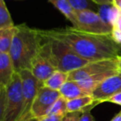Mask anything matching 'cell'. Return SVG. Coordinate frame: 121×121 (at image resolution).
I'll list each match as a JSON object with an SVG mask.
<instances>
[{"label": "cell", "mask_w": 121, "mask_h": 121, "mask_svg": "<svg viewBox=\"0 0 121 121\" xmlns=\"http://www.w3.org/2000/svg\"><path fill=\"white\" fill-rule=\"evenodd\" d=\"M63 116H58V115H45L43 118L38 120V121H61Z\"/></svg>", "instance_id": "26"}, {"label": "cell", "mask_w": 121, "mask_h": 121, "mask_svg": "<svg viewBox=\"0 0 121 121\" xmlns=\"http://www.w3.org/2000/svg\"><path fill=\"white\" fill-rule=\"evenodd\" d=\"M45 39H54L65 43L77 54L90 61L118 58L121 56V44L115 41L111 34L98 35L79 31L73 27L38 29Z\"/></svg>", "instance_id": "1"}, {"label": "cell", "mask_w": 121, "mask_h": 121, "mask_svg": "<svg viewBox=\"0 0 121 121\" xmlns=\"http://www.w3.org/2000/svg\"><path fill=\"white\" fill-rule=\"evenodd\" d=\"M61 96L59 91L42 86L39 90L30 109L31 117L37 120L48 115L49 110L54 102Z\"/></svg>", "instance_id": "9"}, {"label": "cell", "mask_w": 121, "mask_h": 121, "mask_svg": "<svg viewBox=\"0 0 121 121\" xmlns=\"http://www.w3.org/2000/svg\"><path fill=\"white\" fill-rule=\"evenodd\" d=\"M78 121H95V118L91 115V110H86L82 112Z\"/></svg>", "instance_id": "24"}, {"label": "cell", "mask_w": 121, "mask_h": 121, "mask_svg": "<svg viewBox=\"0 0 121 121\" xmlns=\"http://www.w3.org/2000/svg\"><path fill=\"white\" fill-rule=\"evenodd\" d=\"M67 102L68 100L65 98L60 96L52 105L47 115H58L64 117L68 114Z\"/></svg>", "instance_id": "19"}, {"label": "cell", "mask_w": 121, "mask_h": 121, "mask_svg": "<svg viewBox=\"0 0 121 121\" xmlns=\"http://www.w3.org/2000/svg\"><path fill=\"white\" fill-rule=\"evenodd\" d=\"M57 70L56 65L51 56L48 42L44 41L38 53L31 61L30 71L35 77L44 82Z\"/></svg>", "instance_id": "6"}, {"label": "cell", "mask_w": 121, "mask_h": 121, "mask_svg": "<svg viewBox=\"0 0 121 121\" xmlns=\"http://www.w3.org/2000/svg\"><path fill=\"white\" fill-rule=\"evenodd\" d=\"M82 115V112H72L68 113L63 117L61 121H78Z\"/></svg>", "instance_id": "23"}, {"label": "cell", "mask_w": 121, "mask_h": 121, "mask_svg": "<svg viewBox=\"0 0 121 121\" xmlns=\"http://www.w3.org/2000/svg\"><path fill=\"white\" fill-rule=\"evenodd\" d=\"M43 42L44 39L38 29L30 28L26 24L18 25L9 51L16 72L30 70L31 61Z\"/></svg>", "instance_id": "2"}, {"label": "cell", "mask_w": 121, "mask_h": 121, "mask_svg": "<svg viewBox=\"0 0 121 121\" xmlns=\"http://www.w3.org/2000/svg\"><path fill=\"white\" fill-rule=\"evenodd\" d=\"M76 26L73 27L76 29L98 35L111 34L112 27L105 23L97 12L93 10L76 11Z\"/></svg>", "instance_id": "5"}, {"label": "cell", "mask_w": 121, "mask_h": 121, "mask_svg": "<svg viewBox=\"0 0 121 121\" xmlns=\"http://www.w3.org/2000/svg\"><path fill=\"white\" fill-rule=\"evenodd\" d=\"M99 105L94 100L91 95L79 97L68 100L67 102V111L68 113L72 112H84L86 110H91L95 106Z\"/></svg>", "instance_id": "12"}, {"label": "cell", "mask_w": 121, "mask_h": 121, "mask_svg": "<svg viewBox=\"0 0 121 121\" xmlns=\"http://www.w3.org/2000/svg\"><path fill=\"white\" fill-rule=\"evenodd\" d=\"M113 5L121 13V0H113Z\"/></svg>", "instance_id": "28"}, {"label": "cell", "mask_w": 121, "mask_h": 121, "mask_svg": "<svg viewBox=\"0 0 121 121\" xmlns=\"http://www.w3.org/2000/svg\"><path fill=\"white\" fill-rule=\"evenodd\" d=\"M69 80V73L61 71H55L50 76L43 82V86L49 89L58 91L64 86V84Z\"/></svg>", "instance_id": "15"}, {"label": "cell", "mask_w": 121, "mask_h": 121, "mask_svg": "<svg viewBox=\"0 0 121 121\" xmlns=\"http://www.w3.org/2000/svg\"><path fill=\"white\" fill-rule=\"evenodd\" d=\"M97 13L100 18L106 23L110 26H113L117 18L121 14V13L114 5H106V6H99Z\"/></svg>", "instance_id": "17"}, {"label": "cell", "mask_w": 121, "mask_h": 121, "mask_svg": "<svg viewBox=\"0 0 121 121\" xmlns=\"http://www.w3.org/2000/svg\"><path fill=\"white\" fill-rule=\"evenodd\" d=\"M106 102L113 103V104H115V105H120L121 106V92L116 94V95H113V96H111L110 99L107 100Z\"/></svg>", "instance_id": "25"}, {"label": "cell", "mask_w": 121, "mask_h": 121, "mask_svg": "<svg viewBox=\"0 0 121 121\" xmlns=\"http://www.w3.org/2000/svg\"><path fill=\"white\" fill-rule=\"evenodd\" d=\"M75 11H84V10L98 9V7L95 6V3L91 0H67Z\"/></svg>", "instance_id": "20"}, {"label": "cell", "mask_w": 121, "mask_h": 121, "mask_svg": "<svg viewBox=\"0 0 121 121\" xmlns=\"http://www.w3.org/2000/svg\"><path fill=\"white\" fill-rule=\"evenodd\" d=\"M121 92V72L110 76L92 91L91 96L98 104L106 102L111 96Z\"/></svg>", "instance_id": "10"}, {"label": "cell", "mask_w": 121, "mask_h": 121, "mask_svg": "<svg viewBox=\"0 0 121 121\" xmlns=\"http://www.w3.org/2000/svg\"><path fill=\"white\" fill-rule=\"evenodd\" d=\"M97 6H106L113 5V0H91Z\"/></svg>", "instance_id": "27"}, {"label": "cell", "mask_w": 121, "mask_h": 121, "mask_svg": "<svg viewBox=\"0 0 121 121\" xmlns=\"http://www.w3.org/2000/svg\"><path fill=\"white\" fill-rule=\"evenodd\" d=\"M44 41L48 42L51 56L59 71L69 73L91 62L80 57L72 48L60 41L54 39H45Z\"/></svg>", "instance_id": "3"}, {"label": "cell", "mask_w": 121, "mask_h": 121, "mask_svg": "<svg viewBox=\"0 0 121 121\" xmlns=\"http://www.w3.org/2000/svg\"><path fill=\"white\" fill-rule=\"evenodd\" d=\"M61 96L65 98L67 100H73V99L79 98V97L91 95L88 92L82 89L77 81H68L64 84V86L59 90Z\"/></svg>", "instance_id": "13"}, {"label": "cell", "mask_w": 121, "mask_h": 121, "mask_svg": "<svg viewBox=\"0 0 121 121\" xmlns=\"http://www.w3.org/2000/svg\"><path fill=\"white\" fill-rule=\"evenodd\" d=\"M108 71H113L117 73L120 72L119 57L114 59L91 61L82 67L69 72L68 81H80L91 76H95L103 72H108Z\"/></svg>", "instance_id": "7"}, {"label": "cell", "mask_w": 121, "mask_h": 121, "mask_svg": "<svg viewBox=\"0 0 121 121\" xmlns=\"http://www.w3.org/2000/svg\"><path fill=\"white\" fill-rule=\"evenodd\" d=\"M120 59H121V56H120Z\"/></svg>", "instance_id": "32"}, {"label": "cell", "mask_w": 121, "mask_h": 121, "mask_svg": "<svg viewBox=\"0 0 121 121\" xmlns=\"http://www.w3.org/2000/svg\"><path fill=\"white\" fill-rule=\"evenodd\" d=\"M111 35L115 42L121 44V14L112 26Z\"/></svg>", "instance_id": "22"}, {"label": "cell", "mask_w": 121, "mask_h": 121, "mask_svg": "<svg viewBox=\"0 0 121 121\" xmlns=\"http://www.w3.org/2000/svg\"><path fill=\"white\" fill-rule=\"evenodd\" d=\"M56 9H58L71 23L73 27L76 26L77 18H76V11L73 8L70 3L67 0H48Z\"/></svg>", "instance_id": "14"}, {"label": "cell", "mask_w": 121, "mask_h": 121, "mask_svg": "<svg viewBox=\"0 0 121 121\" xmlns=\"http://www.w3.org/2000/svg\"><path fill=\"white\" fill-rule=\"evenodd\" d=\"M12 17L4 0H0V29L14 27Z\"/></svg>", "instance_id": "18"}, {"label": "cell", "mask_w": 121, "mask_h": 121, "mask_svg": "<svg viewBox=\"0 0 121 121\" xmlns=\"http://www.w3.org/2000/svg\"><path fill=\"white\" fill-rule=\"evenodd\" d=\"M6 88L7 101L3 121H18L24 105L22 84L19 73L15 72L12 81Z\"/></svg>", "instance_id": "4"}, {"label": "cell", "mask_w": 121, "mask_h": 121, "mask_svg": "<svg viewBox=\"0 0 121 121\" xmlns=\"http://www.w3.org/2000/svg\"><path fill=\"white\" fill-rule=\"evenodd\" d=\"M17 26L0 29V53H9Z\"/></svg>", "instance_id": "16"}, {"label": "cell", "mask_w": 121, "mask_h": 121, "mask_svg": "<svg viewBox=\"0 0 121 121\" xmlns=\"http://www.w3.org/2000/svg\"><path fill=\"white\" fill-rule=\"evenodd\" d=\"M18 73L22 79L23 100H24L23 111L18 121H22L26 119L31 117L30 109H31L32 103L39 90L43 86V82L35 77V76L32 74L30 70H22Z\"/></svg>", "instance_id": "8"}, {"label": "cell", "mask_w": 121, "mask_h": 121, "mask_svg": "<svg viewBox=\"0 0 121 121\" xmlns=\"http://www.w3.org/2000/svg\"><path fill=\"white\" fill-rule=\"evenodd\" d=\"M22 121H38V120H37V119L33 118V117H30V118H27V119H26V120H22Z\"/></svg>", "instance_id": "30"}, {"label": "cell", "mask_w": 121, "mask_h": 121, "mask_svg": "<svg viewBox=\"0 0 121 121\" xmlns=\"http://www.w3.org/2000/svg\"><path fill=\"white\" fill-rule=\"evenodd\" d=\"M119 67H120V72H121V59L119 57Z\"/></svg>", "instance_id": "31"}, {"label": "cell", "mask_w": 121, "mask_h": 121, "mask_svg": "<svg viewBox=\"0 0 121 121\" xmlns=\"http://www.w3.org/2000/svg\"><path fill=\"white\" fill-rule=\"evenodd\" d=\"M7 101V88L0 86V121H3Z\"/></svg>", "instance_id": "21"}, {"label": "cell", "mask_w": 121, "mask_h": 121, "mask_svg": "<svg viewBox=\"0 0 121 121\" xmlns=\"http://www.w3.org/2000/svg\"><path fill=\"white\" fill-rule=\"evenodd\" d=\"M111 121H121V110L112 119Z\"/></svg>", "instance_id": "29"}, {"label": "cell", "mask_w": 121, "mask_h": 121, "mask_svg": "<svg viewBox=\"0 0 121 121\" xmlns=\"http://www.w3.org/2000/svg\"><path fill=\"white\" fill-rule=\"evenodd\" d=\"M15 69L9 53H0V86H7L12 81Z\"/></svg>", "instance_id": "11"}]
</instances>
